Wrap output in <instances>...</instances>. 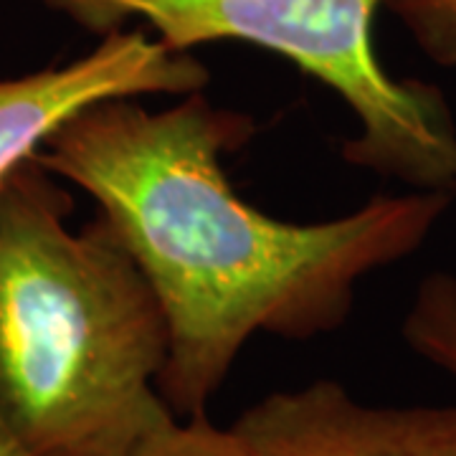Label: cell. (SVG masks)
Listing matches in <instances>:
<instances>
[{
	"label": "cell",
	"mask_w": 456,
	"mask_h": 456,
	"mask_svg": "<svg viewBox=\"0 0 456 456\" xmlns=\"http://www.w3.org/2000/svg\"><path fill=\"white\" fill-rule=\"evenodd\" d=\"M251 134V117L203 92L160 112L110 99L33 155L97 200L152 284L167 320L158 393L178 419L208 416L256 332L312 340L338 330L360 279L411 256L452 203L449 191H411L332 221H279L246 203L221 163Z\"/></svg>",
	"instance_id": "6da1fadb"
},
{
	"label": "cell",
	"mask_w": 456,
	"mask_h": 456,
	"mask_svg": "<svg viewBox=\"0 0 456 456\" xmlns=\"http://www.w3.org/2000/svg\"><path fill=\"white\" fill-rule=\"evenodd\" d=\"M36 158L0 185V411L41 456H130L173 419L167 320L122 236Z\"/></svg>",
	"instance_id": "7a4b0ae2"
},
{
	"label": "cell",
	"mask_w": 456,
	"mask_h": 456,
	"mask_svg": "<svg viewBox=\"0 0 456 456\" xmlns=\"http://www.w3.org/2000/svg\"><path fill=\"white\" fill-rule=\"evenodd\" d=\"M99 36L142 20L167 49L239 41L272 51L330 86L358 119L347 163L406 183L454 191L456 122L434 84L395 79L373 46L386 0H38Z\"/></svg>",
	"instance_id": "3957f363"
},
{
	"label": "cell",
	"mask_w": 456,
	"mask_h": 456,
	"mask_svg": "<svg viewBox=\"0 0 456 456\" xmlns=\"http://www.w3.org/2000/svg\"><path fill=\"white\" fill-rule=\"evenodd\" d=\"M211 74L193 53L173 51L142 28L102 36L64 66L0 79V185L59 127L110 99L196 94Z\"/></svg>",
	"instance_id": "277c9868"
},
{
	"label": "cell",
	"mask_w": 456,
	"mask_h": 456,
	"mask_svg": "<svg viewBox=\"0 0 456 456\" xmlns=\"http://www.w3.org/2000/svg\"><path fill=\"white\" fill-rule=\"evenodd\" d=\"M231 428L251 456H456V406H370L330 378L264 395Z\"/></svg>",
	"instance_id": "5b68a950"
},
{
	"label": "cell",
	"mask_w": 456,
	"mask_h": 456,
	"mask_svg": "<svg viewBox=\"0 0 456 456\" xmlns=\"http://www.w3.org/2000/svg\"><path fill=\"white\" fill-rule=\"evenodd\" d=\"M403 338L416 355L456 380V279L452 274L436 272L419 284L403 320Z\"/></svg>",
	"instance_id": "8992f818"
},
{
	"label": "cell",
	"mask_w": 456,
	"mask_h": 456,
	"mask_svg": "<svg viewBox=\"0 0 456 456\" xmlns=\"http://www.w3.org/2000/svg\"><path fill=\"white\" fill-rule=\"evenodd\" d=\"M130 456H251L233 428L200 419H167Z\"/></svg>",
	"instance_id": "52a82bcc"
},
{
	"label": "cell",
	"mask_w": 456,
	"mask_h": 456,
	"mask_svg": "<svg viewBox=\"0 0 456 456\" xmlns=\"http://www.w3.org/2000/svg\"><path fill=\"white\" fill-rule=\"evenodd\" d=\"M428 59L456 66V0H386Z\"/></svg>",
	"instance_id": "ba28073f"
},
{
	"label": "cell",
	"mask_w": 456,
	"mask_h": 456,
	"mask_svg": "<svg viewBox=\"0 0 456 456\" xmlns=\"http://www.w3.org/2000/svg\"><path fill=\"white\" fill-rule=\"evenodd\" d=\"M0 456H41L11 426L3 411H0Z\"/></svg>",
	"instance_id": "9c48e42d"
},
{
	"label": "cell",
	"mask_w": 456,
	"mask_h": 456,
	"mask_svg": "<svg viewBox=\"0 0 456 456\" xmlns=\"http://www.w3.org/2000/svg\"><path fill=\"white\" fill-rule=\"evenodd\" d=\"M454 191H456V180H454Z\"/></svg>",
	"instance_id": "30bf717a"
}]
</instances>
